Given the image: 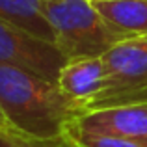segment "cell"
<instances>
[{
    "instance_id": "cell-8",
    "label": "cell",
    "mask_w": 147,
    "mask_h": 147,
    "mask_svg": "<svg viewBox=\"0 0 147 147\" xmlns=\"http://www.w3.org/2000/svg\"><path fill=\"white\" fill-rule=\"evenodd\" d=\"M93 6L112 26L129 37L147 34V0H115Z\"/></svg>"
},
{
    "instance_id": "cell-9",
    "label": "cell",
    "mask_w": 147,
    "mask_h": 147,
    "mask_svg": "<svg viewBox=\"0 0 147 147\" xmlns=\"http://www.w3.org/2000/svg\"><path fill=\"white\" fill-rule=\"evenodd\" d=\"M63 134L76 147H147V142L127 140V138L112 136V134L86 130V129H80L75 123H71V125L65 129Z\"/></svg>"
},
{
    "instance_id": "cell-3",
    "label": "cell",
    "mask_w": 147,
    "mask_h": 147,
    "mask_svg": "<svg viewBox=\"0 0 147 147\" xmlns=\"http://www.w3.org/2000/svg\"><path fill=\"white\" fill-rule=\"evenodd\" d=\"M100 58L104 90L88 112L147 102V34L119 41Z\"/></svg>"
},
{
    "instance_id": "cell-6",
    "label": "cell",
    "mask_w": 147,
    "mask_h": 147,
    "mask_svg": "<svg viewBox=\"0 0 147 147\" xmlns=\"http://www.w3.org/2000/svg\"><path fill=\"white\" fill-rule=\"evenodd\" d=\"M73 123L86 130L112 134L127 140L147 142V102L88 112Z\"/></svg>"
},
{
    "instance_id": "cell-1",
    "label": "cell",
    "mask_w": 147,
    "mask_h": 147,
    "mask_svg": "<svg viewBox=\"0 0 147 147\" xmlns=\"http://www.w3.org/2000/svg\"><path fill=\"white\" fill-rule=\"evenodd\" d=\"M0 110L11 132L34 140L63 136L80 110L63 97L56 82L0 63Z\"/></svg>"
},
{
    "instance_id": "cell-5",
    "label": "cell",
    "mask_w": 147,
    "mask_h": 147,
    "mask_svg": "<svg viewBox=\"0 0 147 147\" xmlns=\"http://www.w3.org/2000/svg\"><path fill=\"white\" fill-rule=\"evenodd\" d=\"M104 71L102 58H78L67 60L58 73L56 84L63 97L75 104L80 114H86L104 90Z\"/></svg>"
},
{
    "instance_id": "cell-4",
    "label": "cell",
    "mask_w": 147,
    "mask_h": 147,
    "mask_svg": "<svg viewBox=\"0 0 147 147\" xmlns=\"http://www.w3.org/2000/svg\"><path fill=\"white\" fill-rule=\"evenodd\" d=\"M65 61L67 60L54 43L34 37L0 19V63L13 65L56 82Z\"/></svg>"
},
{
    "instance_id": "cell-12",
    "label": "cell",
    "mask_w": 147,
    "mask_h": 147,
    "mask_svg": "<svg viewBox=\"0 0 147 147\" xmlns=\"http://www.w3.org/2000/svg\"><path fill=\"white\" fill-rule=\"evenodd\" d=\"M91 4H100V2H115V0H88Z\"/></svg>"
},
{
    "instance_id": "cell-10",
    "label": "cell",
    "mask_w": 147,
    "mask_h": 147,
    "mask_svg": "<svg viewBox=\"0 0 147 147\" xmlns=\"http://www.w3.org/2000/svg\"><path fill=\"white\" fill-rule=\"evenodd\" d=\"M0 147H76L67 136H58L52 140H34L15 132H0Z\"/></svg>"
},
{
    "instance_id": "cell-7",
    "label": "cell",
    "mask_w": 147,
    "mask_h": 147,
    "mask_svg": "<svg viewBox=\"0 0 147 147\" xmlns=\"http://www.w3.org/2000/svg\"><path fill=\"white\" fill-rule=\"evenodd\" d=\"M0 19L34 37L54 43L52 26L45 15V0H0Z\"/></svg>"
},
{
    "instance_id": "cell-2",
    "label": "cell",
    "mask_w": 147,
    "mask_h": 147,
    "mask_svg": "<svg viewBox=\"0 0 147 147\" xmlns=\"http://www.w3.org/2000/svg\"><path fill=\"white\" fill-rule=\"evenodd\" d=\"M54 45L65 60L100 58L127 34L112 26L88 0H45Z\"/></svg>"
},
{
    "instance_id": "cell-11",
    "label": "cell",
    "mask_w": 147,
    "mask_h": 147,
    "mask_svg": "<svg viewBox=\"0 0 147 147\" xmlns=\"http://www.w3.org/2000/svg\"><path fill=\"white\" fill-rule=\"evenodd\" d=\"M0 132H11V129H9V125H7L6 117H4L2 110H0Z\"/></svg>"
}]
</instances>
